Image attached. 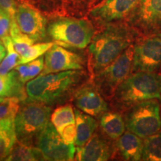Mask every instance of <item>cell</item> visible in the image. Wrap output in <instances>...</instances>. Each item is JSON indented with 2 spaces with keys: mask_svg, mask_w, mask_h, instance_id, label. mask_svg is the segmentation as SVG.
I'll list each match as a JSON object with an SVG mask.
<instances>
[{
  "mask_svg": "<svg viewBox=\"0 0 161 161\" xmlns=\"http://www.w3.org/2000/svg\"><path fill=\"white\" fill-rule=\"evenodd\" d=\"M132 34L122 26H110L96 35L89 47L94 72L97 74L111 64L132 45Z\"/></svg>",
  "mask_w": 161,
  "mask_h": 161,
  "instance_id": "6da1fadb",
  "label": "cell"
},
{
  "mask_svg": "<svg viewBox=\"0 0 161 161\" xmlns=\"http://www.w3.org/2000/svg\"><path fill=\"white\" fill-rule=\"evenodd\" d=\"M114 98L116 105L121 108H130L147 100H161V75L156 72H134L119 84Z\"/></svg>",
  "mask_w": 161,
  "mask_h": 161,
  "instance_id": "7a4b0ae2",
  "label": "cell"
},
{
  "mask_svg": "<svg viewBox=\"0 0 161 161\" xmlns=\"http://www.w3.org/2000/svg\"><path fill=\"white\" fill-rule=\"evenodd\" d=\"M80 75L76 70L40 74L26 84V94L31 102L52 103L69 92L78 83Z\"/></svg>",
  "mask_w": 161,
  "mask_h": 161,
  "instance_id": "3957f363",
  "label": "cell"
},
{
  "mask_svg": "<svg viewBox=\"0 0 161 161\" xmlns=\"http://www.w3.org/2000/svg\"><path fill=\"white\" fill-rule=\"evenodd\" d=\"M48 33L57 43L84 49L91 43L94 29L86 20L60 18L50 24Z\"/></svg>",
  "mask_w": 161,
  "mask_h": 161,
  "instance_id": "277c9868",
  "label": "cell"
},
{
  "mask_svg": "<svg viewBox=\"0 0 161 161\" xmlns=\"http://www.w3.org/2000/svg\"><path fill=\"white\" fill-rule=\"evenodd\" d=\"M32 102L19 108L14 118L17 139L25 144L33 138H39L51 116L49 107L40 102Z\"/></svg>",
  "mask_w": 161,
  "mask_h": 161,
  "instance_id": "5b68a950",
  "label": "cell"
},
{
  "mask_svg": "<svg viewBox=\"0 0 161 161\" xmlns=\"http://www.w3.org/2000/svg\"><path fill=\"white\" fill-rule=\"evenodd\" d=\"M129 109L125 120L128 130L142 139L160 131L161 108L158 99L144 101Z\"/></svg>",
  "mask_w": 161,
  "mask_h": 161,
  "instance_id": "8992f818",
  "label": "cell"
},
{
  "mask_svg": "<svg viewBox=\"0 0 161 161\" xmlns=\"http://www.w3.org/2000/svg\"><path fill=\"white\" fill-rule=\"evenodd\" d=\"M134 58V46L131 45L122 52L115 60L96 74L95 84L102 95L110 97L130 75Z\"/></svg>",
  "mask_w": 161,
  "mask_h": 161,
  "instance_id": "52a82bcc",
  "label": "cell"
},
{
  "mask_svg": "<svg viewBox=\"0 0 161 161\" xmlns=\"http://www.w3.org/2000/svg\"><path fill=\"white\" fill-rule=\"evenodd\" d=\"M161 68V34L146 35L134 46L133 72H155Z\"/></svg>",
  "mask_w": 161,
  "mask_h": 161,
  "instance_id": "ba28073f",
  "label": "cell"
},
{
  "mask_svg": "<svg viewBox=\"0 0 161 161\" xmlns=\"http://www.w3.org/2000/svg\"><path fill=\"white\" fill-rule=\"evenodd\" d=\"M74 144L67 145L52 122H49L38 138V148L47 160L69 161L75 160L76 148Z\"/></svg>",
  "mask_w": 161,
  "mask_h": 161,
  "instance_id": "9c48e42d",
  "label": "cell"
},
{
  "mask_svg": "<svg viewBox=\"0 0 161 161\" xmlns=\"http://www.w3.org/2000/svg\"><path fill=\"white\" fill-rule=\"evenodd\" d=\"M130 14L131 23L146 35L161 34V0H140Z\"/></svg>",
  "mask_w": 161,
  "mask_h": 161,
  "instance_id": "30bf717a",
  "label": "cell"
},
{
  "mask_svg": "<svg viewBox=\"0 0 161 161\" xmlns=\"http://www.w3.org/2000/svg\"><path fill=\"white\" fill-rule=\"evenodd\" d=\"M83 69V60L80 55L58 45H54L46 53L41 75Z\"/></svg>",
  "mask_w": 161,
  "mask_h": 161,
  "instance_id": "8fae6325",
  "label": "cell"
},
{
  "mask_svg": "<svg viewBox=\"0 0 161 161\" xmlns=\"http://www.w3.org/2000/svg\"><path fill=\"white\" fill-rule=\"evenodd\" d=\"M16 21L20 31L35 41L42 40L46 35V19L31 5L20 4L17 8Z\"/></svg>",
  "mask_w": 161,
  "mask_h": 161,
  "instance_id": "7c38bea8",
  "label": "cell"
},
{
  "mask_svg": "<svg viewBox=\"0 0 161 161\" xmlns=\"http://www.w3.org/2000/svg\"><path fill=\"white\" fill-rule=\"evenodd\" d=\"M140 0H105L91 11V15L103 23L119 20L129 15Z\"/></svg>",
  "mask_w": 161,
  "mask_h": 161,
  "instance_id": "4fadbf2b",
  "label": "cell"
},
{
  "mask_svg": "<svg viewBox=\"0 0 161 161\" xmlns=\"http://www.w3.org/2000/svg\"><path fill=\"white\" fill-rule=\"evenodd\" d=\"M74 102L82 112L92 116L103 114L108 111V104L97 88L86 86L75 92Z\"/></svg>",
  "mask_w": 161,
  "mask_h": 161,
  "instance_id": "5bb4252c",
  "label": "cell"
},
{
  "mask_svg": "<svg viewBox=\"0 0 161 161\" xmlns=\"http://www.w3.org/2000/svg\"><path fill=\"white\" fill-rule=\"evenodd\" d=\"M111 149L108 142L98 135H92L81 147H76L75 160L104 161L109 160Z\"/></svg>",
  "mask_w": 161,
  "mask_h": 161,
  "instance_id": "9a60e30c",
  "label": "cell"
},
{
  "mask_svg": "<svg viewBox=\"0 0 161 161\" xmlns=\"http://www.w3.org/2000/svg\"><path fill=\"white\" fill-rule=\"evenodd\" d=\"M117 147L125 160H141L143 141L134 133L129 130L125 132L118 139Z\"/></svg>",
  "mask_w": 161,
  "mask_h": 161,
  "instance_id": "2e32d148",
  "label": "cell"
},
{
  "mask_svg": "<svg viewBox=\"0 0 161 161\" xmlns=\"http://www.w3.org/2000/svg\"><path fill=\"white\" fill-rule=\"evenodd\" d=\"M76 138L75 146L81 147L92 137L98 127V123L92 116L75 109Z\"/></svg>",
  "mask_w": 161,
  "mask_h": 161,
  "instance_id": "e0dca14e",
  "label": "cell"
},
{
  "mask_svg": "<svg viewBox=\"0 0 161 161\" xmlns=\"http://www.w3.org/2000/svg\"><path fill=\"white\" fill-rule=\"evenodd\" d=\"M23 84L17 71H11L5 75L0 74V96L23 99L27 94L24 91Z\"/></svg>",
  "mask_w": 161,
  "mask_h": 161,
  "instance_id": "ac0fdd59",
  "label": "cell"
},
{
  "mask_svg": "<svg viewBox=\"0 0 161 161\" xmlns=\"http://www.w3.org/2000/svg\"><path fill=\"white\" fill-rule=\"evenodd\" d=\"M100 125L103 131L110 139L118 140L125 132V122L119 114L105 112L101 115Z\"/></svg>",
  "mask_w": 161,
  "mask_h": 161,
  "instance_id": "d6986e66",
  "label": "cell"
},
{
  "mask_svg": "<svg viewBox=\"0 0 161 161\" xmlns=\"http://www.w3.org/2000/svg\"><path fill=\"white\" fill-rule=\"evenodd\" d=\"M5 160H47L45 155L37 147H30L25 143L14 146Z\"/></svg>",
  "mask_w": 161,
  "mask_h": 161,
  "instance_id": "ffe728a7",
  "label": "cell"
},
{
  "mask_svg": "<svg viewBox=\"0 0 161 161\" xmlns=\"http://www.w3.org/2000/svg\"><path fill=\"white\" fill-rule=\"evenodd\" d=\"M141 160L161 161V130L144 139Z\"/></svg>",
  "mask_w": 161,
  "mask_h": 161,
  "instance_id": "44dd1931",
  "label": "cell"
},
{
  "mask_svg": "<svg viewBox=\"0 0 161 161\" xmlns=\"http://www.w3.org/2000/svg\"><path fill=\"white\" fill-rule=\"evenodd\" d=\"M44 67V58L40 57L29 63L20 64L15 67L19 80L23 84L38 76Z\"/></svg>",
  "mask_w": 161,
  "mask_h": 161,
  "instance_id": "7402d4cb",
  "label": "cell"
},
{
  "mask_svg": "<svg viewBox=\"0 0 161 161\" xmlns=\"http://www.w3.org/2000/svg\"><path fill=\"white\" fill-rule=\"evenodd\" d=\"M7 50L5 57L0 64V74L5 75L8 73L16 66L20 64V57L14 46L11 37L10 36L3 42Z\"/></svg>",
  "mask_w": 161,
  "mask_h": 161,
  "instance_id": "603a6c76",
  "label": "cell"
},
{
  "mask_svg": "<svg viewBox=\"0 0 161 161\" xmlns=\"http://www.w3.org/2000/svg\"><path fill=\"white\" fill-rule=\"evenodd\" d=\"M51 122L57 130L69 124L75 123V110L69 104L60 107L52 113Z\"/></svg>",
  "mask_w": 161,
  "mask_h": 161,
  "instance_id": "cb8c5ba5",
  "label": "cell"
},
{
  "mask_svg": "<svg viewBox=\"0 0 161 161\" xmlns=\"http://www.w3.org/2000/svg\"><path fill=\"white\" fill-rule=\"evenodd\" d=\"M17 140L14 125L0 130V160H5L14 147Z\"/></svg>",
  "mask_w": 161,
  "mask_h": 161,
  "instance_id": "d4e9b609",
  "label": "cell"
},
{
  "mask_svg": "<svg viewBox=\"0 0 161 161\" xmlns=\"http://www.w3.org/2000/svg\"><path fill=\"white\" fill-rule=\"evenodd\" d=\"M54 45L55 43L49 42V43H41L28 46L19 55L20 64L29 63L32 60L41 57Z\"/></svg>",
  "mask_w": 161,
  "mask_h": 161,
  "instance_id": "484cf974",
  "label": "cell"
},
{
  "mask_svg": "<svg viewBox=\"0 0 161 161\" xmlns=\"http://www.w3.org/2000/svg\"><path fill=\"white\" fill-rule=\"evenodd\" d=\"M19 101L17 98L11 97L6 102L0 104V120L8 118H15L19 109Z\"/></svg>",
  "mask_w": 161,
  "mask_h": 161,
  "instance_id": "4316f807",
  "label": "cell"
},
{
  "mask_svg": "<svg viewBox=\"0 0 161 161\" xmlns=\"http://www.w3.org/2000/svg\"><path fill=\"white\" fill-rule=\"evenodd\" d=\"M64 142L67 145H75L76 138V126L75 123L69 124L65 125L59 130H58Z\"/></svg>",
  "mask_w": 161,
  "mask_h": 161,
  "instance_id": "83f0119b",
  "label": "cell"
},
{
  "mask_svg": "<svg viewBox=\"0 0 161 161\" xmlns=\"http://www.w3.org/2000/svg\"><path fill=\"white\" fill-rule=\"evenodd\" d=\"M11 19L3 10L0 11V41L3 42L6 38L11 36Z\"/></svg>",
  "mask_w": 161,
  "mask_h": 161,
  "instance_id": "f1b7e54d",
  "label": "cell"
},
{
  "mask_svg": "<svg viewBox=\"0 0 161 161\" xmlns=\"http://www.w3.org/2000/svg\"><path fill=\"white\" fill-rule=\"evenodd\" d=\"M0 9L5 12L11 20H16L17 7L14 0H0Z\"/></svg>",
  "mask_w": 161,
  "mask_h": 161,
  "instance_id": "f546056e",
  "label": "cell"
},
{
  "mask_svg": "<svg viewBox=\"0 0 161 161\" xmlns=\"http://www.w3.org/2000/svg\"><path fill=\"white\" fill-rule=\"evenodd\" d=\"M4 44L3 42L0 41V64L3 61V60L5 58L6 54H7V50L5 46H3Z\"/></svg>",
  "mask_w": 161,
  "mask_h": 161,
  "instance_id": "4dcf8cb0",
  "label": "cell"
},
{
  "mask_svg": "<svg viewBox=\"0 0 161 161\" xmlns=\"http://www.w3.org/2000/svg\"><path fill=\"white\" fill-rule=\"evenodd\" d=\"M9 99H10L9 97H3V96H0V104L3 103V102H8Z\"/></svg>",
  "mask_w": 161,
  "mask_h": 161,
  "instance_id": "1f68e13d",
  "label": "cell"
},
{
  "mask_svg": "<svg viewBox=\"0 0 161 161\" xmlns=\"http://www.w3.org/2000/svg\"><path fill=\"white\" fill-rule=\"evenodd\" d=\"M160 116H161V109H160Z\"/></svg>",
  "mask_w": 161,
  "mask_h": 161,
  "instance_id": "d6a6232c",
  "label": "cell"
},
{
  "mask_svg": "<svg viewBox=\"0 0 161 161\" xmlns=\"http://www.w3.org/2000/svg\"><path fill=\"white\" fill-rule=\"evenodd\" d=\"M0 11H1V9H0Z\"/></svg>",
  "mask_w": 161,
  "mask_h": 161,
  "instance_id": "836d02e7",
  "label": "cell"
}]
</instances>
